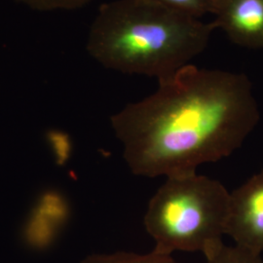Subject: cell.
Returning a JSON list of instances; mask_svg holds the SVG:
<instances>
[{
  "label": "cell",
  "mask_w": 263,
  "mask_h": 263,
  "mask_svg": "<svg viewBox=\"0 0 263 263\" xmlns=\"http://www.w3.org/2000/svg\"><path fill=\"white\" fill-rule=\"evenodd\" d=\"M158 89L111 116L134 175L196 174L239 149L259 122L253 86L244 73L192 64L158 81Z\"/></svg>",
  "instance_id": "6da1fadb"
},
{
  "label": "cell",
  "mask_w": 263,
  "mask_h": 263,
  "mask_svg": "<svg viewBox=\"0 0 263 263\" xmlns=\"http://www.w3.org/2000/svg\"><path fill=\"white\" fill-rule=\"evenodd\" d=\"M216 29L149 0H114L100 7L86 49L105 68L161 81L190 65Z\"/></svg>",
  "instance_id": "7a4b0ae2"
},
{
  "label": "cell",
  "mask_w": 263,
  "mask_h": 263,
  "mask_svg": "<svg viewBox=\"0 0 263 263\" xmlns=\"http://www.w3.org/2000/svg\"><path fill=\"white\" fill-rule=\"evenodd\" d=\"M230 193L219 181L192 174L167 178L151 198L144 226L154 252H201L223 244Z\"/></svg>",
  "instance_id": "3957f363"
},
{
  "label": "cell",
  "mask_w": 263,
  "mask_h": 263,
  "mask_svg": "<svg viewBox=\"0 0 263 263\" xmlns=\"http://www.w3.org/2000/svg\"><path fill=\"white\" fill-rule=\"evenodd\" d=\"M226 235L239 247L263 253V172L230 193Z\"/></svg>",
  "instance_id": "277c9868"
},
{
  "label": "cell",
  "mask_w": 263,
  "mask_h": 263,
  "mask_svg": "<svg viewBox=\"0 0 263 263\" xmlns=\"http://www.w3.org/2000/svg\"><path fill=\"white\" fill-rule=\"evenodd\" d=\"M213 21L241 47L263 49V0H219Z\"/></svg>",
  "instance_id": "5b68a950"
},
{
  "label": "cell",
  "mask_w": 263,
  "mask_h": 263,
  "mask_svg": "<svg viewBox=\"0 0 263 263\" xmlns=\"http://www.w3.org/2000/svg\"><path fill=\"white\" fill-rule=\"evenodd\" d=\"M80 263H179L172 255L158 254L152 251L149 254H135L129 252H116L113 254H97L87 256Z\"/></svg>",
  "instance_id": "8992f818"
},
{
  "label": "cell",
  "mask_w": 263,
  "mask_h": 263,
  "mask_svg": "<svg viewBox=\"0 0 263 263\" xmlns=\"http://www.w3.org/2000/svg\"><path fill=\"white\" fill-rule=\"evenodd\" d=\"M206 263H263L261 254H255L237 245L234 247L224 244L218 246L206 255Z\"/></svg>",
  "instance_id": "52a82bcc"
},
{
  "label": "cell",
  "mask_w": 263,
  "mask_h": 263,
  "mask_svg": "<svg viewBox=\"0 0 263 263\" xmlns=\"http://www.w3.org/2000/svg\"><path fill=\"white\" fill-rule=\"evenodd\" d=\"M166 8L200 19L206 14H215L219 0H149Z\"/></svg>",
  "instance_id": "ba28073f"
},
{
  "label": "cell",
  "mask_w": 263,
  "mask_h": 263,
  "mask_svg": "<svg viewBox=\"0 0 263 263\" xmlns=\"http://www.w3.org/2000/svg\"><path fill=\"white\" fill-rule=\"evenodd\" d=\"M29 9L40 12L72 11L83 8L93 0H13Z\"/></svg>",
  "instance_id": "9c48e42d"
}]
</instances>
